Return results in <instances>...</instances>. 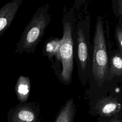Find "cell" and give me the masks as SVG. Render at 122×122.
I'll list each match as a JSON object with an SVG mask.
<instances>
[{
    "instance_id": "cell-9",
    "label": "cell",
    "mask_w": 122,
    "mask_h": 122,
    "mask_svg": "<svg viewBox=\"0 0 122 122\" xmlns=\"http://www.w3.org/2000/svg\"><path fill=\"white\" fill-rule=\"evenodd\" d=\"M15 91L19 101L26 102L28 99L30 91V78L24 76H20L15 85Z\"/></svg>"
},
{
    "instance_id": "cell-5",
    "label": "cell",
    "mask_w": 122,
    "mask_h": 122,
    "mask_svg": "<svg viewBox=\"0 0 122 122\" xmlns=\"http://www.w3.org/2000/svg\"><path fill=\"white\" fill-rule=\"evenodd\" d=\"M9 122H40L30 103L20 104L9 112Z\"/></svg>"
},
{
    "instance_id": "cell-8",
    "label": "cell",
    "mask_w": 122,
    "mask_h": 122,
    "mask_svg": "<svg viewBox=\"0 0 122 122\" xmlns=\"http://www.w3.org/2000/svg\"><path fill=\"white\" fill-rule=\"evenodd\" d=\"M75 111L74 101L71 98L61 107L53 122H73Z\"/></svg>"
},
{
    "instance_id": "cell-10",
    "label": "cell",
    "mask_w": 122,
    "mask_h": 122,
    "mask_svg": "<svg viewBox=\"0 0 122 122\" xmlns=\"http://www.w3.org/2000/svg\"><path fill=\"white\" fill-rule=\"evenodd\" d=\"M122 76V53L119 50L115 51L110 60V67L108 78Z\"/></svg>"
},
{
    "instance_id": "cell-4",
    "label": "cell",
    "mask_w": 122,
    "mask_h": 122,
    "mask_svg": "<svg viewBox=\"0 0 122 122\" xmlns=\"http://www.w3.org/2000/svg\"><path fill=\"white\" fill-rule=\"evenodd\" d=\"M91 26V19L89 14L86 12L77 19L75 30V40L78 57L82 71L85 70L89 61Z\"/></svg>"
},
{
    "instance_id": "cell-6",
    "label": "cell",
    "mask_w": 122,
    "mask_h": 122,
    "mask_svg": "<svg viewBox=\"0 0 122 122\" xmlns=\"http://www.w3.org/2000/svg\"><path fill=\"white\" fill-rule=\"evenodd\" d=\"M23 0H12L0 9V36L9 28Z\"/></svg>"
},
{
    "instance_id": "cell-12",
    "label": "cell",
    "mask_w": 122,
    "mask_h": 122,
    "mask_svg": "<svg viewBox=\"0 0 122 122\" xmlns=\"http://www.w3.org/2000/svg\"><path fill=\"white\" fill-rule=\"evenodd\" d=\"M112 12L120 21L122 20V0H111Z\"/></svg>"
},
{
    "instance_id": "cell-1",
    "label": "cell",
    "mask_w": 122,
    "mask_h": 122,
    "mask_svg": "<svg viewBox=\"0 0 122 122\" xmlns=\"http://www.w3.org/2000/svg\"><path fill=\"white\" fill-rule=\"evenodd\" d=\"M75 10L73 5L69 8L64 7L63 10V33L60 40L59 56L62 67L61 77L67 82L71 81L73 69V46L77 20Z\"/></svg>"
},
{
    "instance_id": "cell-15",
    "label": "cell",
    "mask_w": 122,
    "mask_h": 122,
    "mask_svg": "<svg viewBox=\"0 0 122 122\" xmlns=\"http://www.w3.org/2000/svg\"><path fill=\"white\" fill-rule=\"evenodd\" d=\"M106 122H122V119H111V120Z\"/></svg>"
},
{
    "instance_id": "cell-11",
    "label": "cell",
    "mask_w": 122,
    "mask_h": 122,
    "mask_svg": "<svg viewBox=\"0 0 122 122\" xmlns=\"http://www.w3.org/2000/svg\"><path fill=\"white\" fill-rule=\"evenodd\" d=\"M61 39L58 37H51L46 41L45 50L49 59L55 57L58 60H60L59 48Z\"/></svg>"
},
{
    "instance_id": "cell-3",
    "label": "cell",
    "mask_w": 122,
    "mask_h": 122,
    "mask_svg": "<svg viewBox=\"0 0 122 122\" xmlns=\"http://www.w3.org/2000/svg\"><path fill=\"white\" fill-rule=\"evenodd\" d=\"M93 36L92 73L98 85L101 86L108 78V58L106 39V30L102 17H97Z\"/></svg>"
},
{
    "instance_id": "cell-13",
    "label": "cell",
    "mask_w": 122,
    "mask_h": 122,
    "mask_svg": "<svg viewBox=\"0 0 122 122\" xmlns=\"http://www.w3.org/2000/svg\"><path fill=\"white\" fill-rule=\"evenodd\" d=\"M114 38L118 47V50L122 53V26L116 24L114 30Z\"/></svg>"
},
{
    "instance_id": "cell-14",
    "label": "cell",
    "mask_w": 122,
    "mask_h": 122,
    "mask_svg": "<svg viewBox=\"0 0 122 122\" xmlns=\"http://www.w3.org/2000/svg\"><path fill=\"white\" fill-rule=\"evenodd\" d=\"M87 0H74L73 6L75 10H79L87 3Z\"/></svg>"
},
{
    "instance_id": "cell-2",
    "label": "cell",
    "mask_w": 122,
    "mask_h": 122,
    "mask_svg": "<svg viewBox=\"0 0 122 122\" xmlns=\"http://www.w3.org/2000/svg\"><path fill=\"white\" fill-rule=\"evenodd\" d=\"M51 19L49 4L47 3L40 6L24 29L17 44L16 52H33Z\"/></svg>"
},
{
    "instance_id": "cell-7",
    "label": "cell",
    "mask_w": 122,
    "mask_h": 122,
    "mask_svg": "<svg viewBox=\"0 0 122 122\" xmlns=\"http://www.w3.org/2000/svg\"><path fill=\"white\" fill-rule=\"evenodd\" d=\"M95 105L97 113L103 116L112 115L121 109V105L117 100L112 97H102L98 100Z\"/></svg>"
}]
</instances>
